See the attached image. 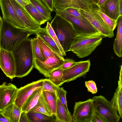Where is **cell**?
Instances as JSON below:
<instances>
[{
    "label": "cell",
    "mask_w": 122,
    "mask_h": 122,
    "mask_svg": "<svg viewBox=\"0 0 122 122\" xmlns=\"http://www.w3.org/2000/svg\"><path fill=\"white\" fill-rule=\"evenodd\" d=\"M100 0H91L93 4L98 5Z\"/></svg>",
    "instance_id": "48"
},
{
    "label": "cell",
    "mask_w": 122,
    "mask_h": 122,
    "mask_svg": "<svg viewBox=\"0 0 122 122\" xmlns=\"http://www.w3.org/2000/svg\"><path fill=\"white\" fill-rule=\"evenodd\" d=\"M120 10L121 15H122V0H120Z\"/></svg>",
    "instance_id": "46"
},
{
    "label": "cell",
    "mask_w": 122,
    "mask_h": 122,
    "mask_svg": "<svg viewBox=\"0 0 122 122\" xmlns=\"http://www.w3.org/2000/svg\"><path fill=\"white\" fill-rule=\"evenodd\" d=\"M93 4H91L86 9H78V10L99 32L106 37H113L114 36L113 31L108 27L97 13Z\"/></svg>",
    "instance_id": "6"
},
{
    "label": "cell",
    "mask_w": 122,
    "mask_h": 122,
    "mask_svg": "<svg viewBox=\"0 0 122 122\" xmlns=\"http://www.w3.org/2000/svg\"><path fill=\"white\" fill-rule=\"evenodd\" d=\"M92 122H108L102 115L95 110Z\"/></svg>",
    "instance_id": "39"
},
{
    "label": "cell",
    "mask_w": 122,
    "mask_h": 122,
    "mask_svg": "<svg viewBox=\"0 0 122 122\" xmlns=\"http://www.w3.org/2000/svg\"><path fill=\"white\" fill-rule=\"evenodd\" d=\"M28 112H37L49 116H51L53 114L46 102L42 93L37 104Z\"/></svg>",
    "instance_id": "24"
},
{
    "label": "cell",
    "mask_w": 122,
    "mask_h": 122,
    "mask_svg": "<svg viewBox=\"0 0 122 122\" xmlns=\"http://www.w3.org/2000/svg\"><path fill=\"white\" fill-rule=\"evenodd\" d=\"M64 63L61 66V68L64 70L69 68L74 65L76 62L72 59H64Z\"/></svg>",
    "instance_id": "38"
},
{
    "label": "cell",
    "mask_w": 122,
    "mask_h": 122,
    "mask_svg": "<svg viewBox=\"0 0 122 122\" xmlns=\"http://www.w3.org/2000/svg\"><path fill=\"white\" fill-rule=\"evenodd\" d=\"M95 110L108 122H118L120 117L117 110L112 107L110 101L102 95L94 96L92 98Z\"/></svg>",
    "instance_id": "7"
},
{
    "label": "cell",
    "mask_w": 122,
    "mask_h": 122,
    "mask_svg": "<svg viewBox=\"0 0 122 122\" xmlns=\"http://www.w3.org/2000/svg\"><path fill=\"white\" fill-rule=\"evenodd\" d=\"M120 0H107L100 7L101 10L112 19L117 21L121 15Z\"/></svg>",
    "instance_id": "17"
},
{
    "label": "cell",
    "mask_w": 122,
    "mask_h": 122,
    "mask_svg": "<svg viewBox=\"0 0 122 122\" xmlns=\"http://www.w3.org/2000/svg\"><path fill=\"white\" fill-rule=\"evenodd\" d=\"M26 30L36 32L41 28V25L32 17L25 7L15 0H10Z\"/></svg>",
    "instance_id": "11"
},
{
    "label": "cell",
    "mask_w": 122,
    "mask_h": 122,
    "mask_svg": "<svg viewBox=\"0 0 122 122\" xmlns=\"http://www.w3.org/2000/svg\"><path fill=\"white\" fill-rule=\"evenodd\" d=\"M43 79L35 81L18 89L14 101V104L21 108L25 102L35 90L41 88Z\"/></svg>",
    "instance_id": "15"
},
{
    "label": "cell",
    "mask_w": 122,
    "mask_h": 122,
    "mask_svg": "<svg viewBox=\"0 0 122 122\" xmlns=\"http://www.w3.org/2000/svg\"><path fill=\"white\" fill-rule=\"evenodd\" d=\"M92 4L93 3L91 0H54L53 7L54 10L57 11L70 8L85 10Z\"/></svg>",
    "instance_id": "16"
},
{
    "label": "cell",
    "mask_w": 122,
    "mask_h": 122,
    "mask_svg": "<svg viewBox=\"0 0 122 122\" xmlns=\"http://www.w3.org/2000/svg\"><path fill=\"white\" fill-rule=\"evenodd\" d=\"M36 35L40 37L52 49L61 53L59 48L48 32L46 27L41 28L36 32Z\"/></svg>",
    "instance_id": "25"
},
{
    "label": "cell",
    "mask_w": 122,
    "mask_h": 122,
    "mask_svg": "<svg viewBox=\"0 0 122 122\" xmlns=\"http://www.w3.org/2000/svg\"><path fill=\"white\" fill-rule=\"evenodd\" d=\"M117 30L113 45V49L116 55L119 57L122 56V17L120 16L117 21Z\"/></svg>",
    "instance_id": "19"
},
{
    "label": "cell",
    "mask_w": 122,
    "mask_h": 122,
    "mask_svg": "<svg viewBox=\"0 0 122 122\" xmlns=\"http://www.w3.org/2000/svg\"><path fill=\"white\" fill-rule=\"evenodd\" d=\"M113 107L118 112L121 118H122V85L118 81V86L112 98L110 101Z\"/></svg>",
    "instance_id": "21"
},
{
    "label": "cell",
    "mask_w": 122,
    "mask_h": 122,
    "mask_svg": "<svg viewBox=\"0 0 122 122\" xmlns=\"http://www.w3.org/2000/svg\"><path fill=\"white\" fill-rule=\"evenodd\" d=\"M18 2L23 6H24L30 3V0H15Z\"/></svg>",
    "instance_id": "42"
},
{
    "label": "cell",
    "mask_w": 122,
    "mask_h": 122,
    "mask_svg": "<svg viewBox=\"0 0 122 122\" xmlns=\"http://www.w3.org/2000/svg\"><path fill=\"white\" fill-rule=\"evenodd\" d=\"M85 85L88 91L92 94H96L97 92V88L95 81L92 80L85 81Z\"/></svg>",
    "instance_id": "36"
},
{
    "label": "cell",
    "mask_w": 122,
    "mask_h": 122,
    "mask_svg": "<svg viewBox=\"0 0 122 122\" xmlns=\"http://www.w3.org/2000/svg\"><path fill=\"white\" fill-rule=\"evenodd\" d=\"M62 11L79 18L81 19L84 17L79 11L78 9H77L71 8H68Z\"/></svg>",
    "instance_id": "37"
},
{
    "label": "cell",
    "mask_w": 122,
    "mask_h": 122,
    "mask_svg": "<svg viewBox=\"0 0 122 122\" xmlns=\"http://www.w3.org/2000/svg\"><path fill=\"white\" fill-rule=\"evenodd\" d=\"M3 23V19L0 16V32Z\"/></svg>",
    "instance_id": "47"
},
{
    "label": "cell",
    "mask_w": 122,
    "mask_h": 122,
    "mask_svg": "<svg viewBox=\"0 0 122 122\" xmlns=\"http://www.w3.org/2000/svg\"><path fill=\"white\" fill-rule=\"evenodd\" d=\"M67 92L62 87H59L56 90V93L61 103L64 107L67 112L69 113L68 109L66 100Z\"/></svg>",
    "instance_id": "34"
},
{
    "label": "cell",
    "mask_w": 122,
    "mask_h": 122,
    "mask_svg": "<svg viewBox=\"0 0 122 122\" xmlns=\"http://www.w3.org/2000/svg\"><path fill=\"white\" fill-rule=\"evenodd\" d=\"M59 87L49 79H43L41 87L42 92L48 91L56 93V91Z\"/></svg>",
    "instance_id": "35"
},
{
    "label": "cell",
    "mask_w": 122,
    "mask_h": 122,
    "mask_svg": "<svg viewBox=\"0 0 122 122\" xmlns=\"http://www.w3.org/2000/svg\"><path fill=\"white\" fill-rule=\"evenodd\" d=\"M36 32L15 27L3 20L0 32V48L12 52L16 46Z\"/></svg>",
    "instance_id": "2"
},
{
    "label": "cell",
    "mask_w": 122,
    "mask_h": 122,
    "mask_svg": "<svg viewBox=\"0 0 122 122\" xmlns=\"http://www.w3.org/2000/svg\"><path fill=\"white\" fill-rule=\"evenodd\" d=\"M107 0H100L99 3L98 4L99 6L103 5Z\"/></svg>",
    "instance_id": "45"
},
{
    "label": "cell",
    "mask_w": 122,
    "mask_h": 122,
    "mask_svg": "<svg viewBox=\"0 0 122 122\" xmlns=\"http://www.w3.org/2000/svg\"><path fill=\"white\" fill-rule=\"evenodd\" d=\"M95 112L92 98L76 102L72 115V122H92Z\"/></svg>",
    "instance_id": "5"
},
{
    "label": "cell",
    "mask_w": 122,
    "mask_h": 122,
    "mask_svg": "<svg viewBox=\"0 0 122 122\" xmlns=\"http://www.w3.org/2000/svg\"><path fill=\"white\" fill-rule=\"evenodd\" d=\"M90 60L76 62L73 66L63 70L62 79L64 83L73 81L86 75L90 69Z\"/></svg>",
    "instance_id": "9"
},
{
    "label": "cell",
    "mask_w": 122,
    "mask_h": 122,
    "mask_svg": "<svg viewBox=\"0 0 122 122\" xmlns=\"http://www.w3.org/2000/svg\"><path fill=\"white\" fill-rule=\"evenodd\" d=\"M63 71L61 66L49 73L47 78L56 86H61L64 83L62 79Z\"/></svg>",
    "instance_id": "30"
},
{
    "label": "cell",
    "mask_w": 122,
    "mask_h": 122,
    "mask_svg": "<svg viewBox=\"0 0 122 122\" xmlns=\"http://www.w3.org/2000/svg\"><path fill=\"white\" fill-rule=\"evenodd\" d=\"M50 24L64 52L70 51L77 35L72 23L56 14Z\"/></svg>",
    "instance_id": "3"
},
{
    "label": "cell",
    "mask_w": 122,
    "mask_h": 122,
    "mask_svg": "<svg viewBox=\"0 0 122 122\" xmlns=\"http://www.w3.org/2000/svg\"><path fill=\"white\" fill-rule=\"evenodd\" d=\"M42 92L41 87L34 91L25 102L21 108V111L27 112L33 107L37 104Z\"/></svg>",
    "instance_id": "22"
},
{
    "label": "cell",
    "mask_w": 122,
    "mask_h": 122,
    "mask_svg": "<svg viewBox=\"0 0 122 122\" xmlns=\"http://www.w3.org/2000/svg\"><path fill=\"white\" fill-rule=\"evenodd\" d=\"M29 122H57L54 114L51 116L35 112H26Z\"/></svg>",
    "instance_id": "20"
},
{
    "label": "cell",
    "mask_w": 122,
    "mask_h": 122,
    "mask_svg": "<svg viewBox=\"0 0 122 122\" xmlns=\"http://www.w3.org/2000/svg\"><path fill=\"white\" fill-rule=\"evenodd\" d=\"M19 122H29L26 112L21 111L19 119Z\"/></svg>",
    "instance_id": "41"
},
{
    "label": "cell",
    "mask_w": 122,
    "mask_h": 122,
    "mask_svg": "<svg viewBox=\"0 0 122 122\" xmlns=\"http://www.w3.org/2000/svg\"><path fill=\"white\" fill-rule=\"evenodd\" d=\"M64 59V57L58 55L48 58L44 61L34 59V67L47 78L49 73L63 65Z\"/></svg>",
    "instance_id": "12"
},
{
    "label": "cell",
    "mask_w": 122,
    "mask_h": 122,
    "mask_svg": "<svg viewBox=\"0 0 122 122\" xmlns=\"http://www.w3.org/2000/svg\"><path fill=\"white\" fill-rule=\"evenodd\" d=\"M46 27L48 32L59 48L61 54L63 56H66V54L64 52L55 32L49 22H47Z\"/></svg>",
    "instance_id": "33"
},
{
    "label": "cell",
    "mask_w": 122,
    "mask_h": 122,
    "mask_svg": "<svg viewBox=\"0 0 122 122\" xmlns=\"http://www.w3.org/2000/svg\"><path fill=\"white\" fill-rule=\"evenodd\" d=\"M93 5L95 10L104 22L111 30L113 31L117 26V20L112 19L104 13L97 4H94Z\"/></svg>",
    "instance_id": "31"
},
{
    "label": "cell",
    "mask_w": 122,
    "mask_h": 122,
    "mask_svg": "<svg viewBox=\"0 0 122 122\" xmlns=\"http://www.w3.org/2000/svg\"><path fill=\"white\" fill-rule=\"evenodd\" d=\"M0 122H9L7 119L0 112Z\"/></svg>",
    "instance_id": "43"
},
{
    "label": "cell",
    "mask_w": 122,
    "mask_h": 122,
    "mask_svg": "<svg viewBox=\"0 0 122 122\" xmlns=\"http://www.w3.org/2000/svg\"><path fill=\"white\" fill-rule=\"evenodd\" d=\"M24 7L30 14L41 25L48 21L46 18L31 2L25 5Z\"/></svg>",
    "instance_id": "28"
},
{
    "label": "cell",
    "mask_w": 122,
    "mask_h": 122,
    "mask_svg": "<svg viewBox=\"0 0 122 122\" xmlns=\"http://www.w3.org/2000/svg\"><path fill=\"white\" fill-rule=\"evenodd\" d=\"M32 45L34 59L42 61L45 60L38 40L36 38H32Z\"/></svg>",
    "instance_id": "32"
},
{
    "label": "cell",
    "mask_w": 122,
    "mask_h": 122,
    "mask_svg": "<svg viewBox=\"0 0 122 122\" xmlns=\"http://www.w3.org/2000/svg\"><path fill=\"white\" fill-rule=\"evenodd\" d=\"M54 11L56 14L72 23L77 35L99 32L84 17L81 19L76 17L63 11L54 10Z\"/></svg>",
    "instance_id": "8"
},
{
    "label": "cell",
    "mask_w": 122,
    "mask_h": 122,
    "mask_svg": "<svg viewBox=\"0 0 122 122\" xmlns=\"http://www.w3.org/2000/svg\"><path fill=\"white\" fill-rule=\"evenodd\" d=\"M56 116L57 122H72L71 112H67L57 97Z\"/></svg>",
    "instance_id": "23"
},
{
    "label": "cell",
    "mask_w": 122,
    "mask_h": 122,
    "mask_svg": "<svg viewBox=\"0 0 122 122\" xmlns=\"http://www.w3.org/2000/svg\"><path fill=\"white\" fill-rule=\"evenodd\" d=\"M0 68L11 80L15 77V62L12 52L0 48Z\"/></svg>",
    "instance_id": "13"
},
{
    "label": "cell",
    "mask_w": 122,
    "mask_h": 122,
    "mask_svg": "<svg viewBox=\"0 0 122 122\" xmlns=\"http://www.w3.org/2000/svg\"><path fill=\"white\" fill-rule=\"evenodd\" d=\"M18 90L15 85L10 83L5 82L0 85V112L14 103Z\"/></svg>",
    "instance_id": "14"
},
{
    "label": "cell",
    "mask_w": 122,
    "mask_h": 122,
    "mask_svg": "<svg viewBox=\"0 0 122 122\" xmlns=\"http://www.w3.org/2000/svg\"><path fill=\"white\" fill-rule=\"evenodd\" d=\"M36 37L39 41L45 60L48 58L57 55L64 57L61 53L55 51L48 46L39 36L36 35Z\"/></svg>",
    "instance_id": "26"
},
{
    "label": "cell",
    "mask_w": 122,
    "mask_h": 122,
    "mask_svg": "<svg viewBox=\"0 0 122 122\" xmlns=\"http://www.w3.org/2000/svg\"><path fill=\"white\" fill-rule=\"evenodd\" d=\"M106 37L99 32L77 35L70 48V51L79 58L90 55L101 43L102 39Z\"/></svg>",
    "instance_id": "4"
},
{
    "label": "cell",
    "mask_w": 122,
    "mask_h": 122,
    "mask_svg": "<svg viewBox=\"0 0 122 122\" xmlns=\"http://www.w3.org/2000/svg\"><path fill=\"white\" fill-rule=\"evenodd\" d=\"M32 38H28L18 44L12 52L15 65V77L28 75L34 66Z\"/></svg>",
    "instance_id": "1"
},
{
    "label": "cell",
    "mask_w": 122,
    "mask_h": 122,
    "mask_svg": "<svg viewBox=\"0 0 122 122\" xmlns=\"http://www.w3.org/2000/svg\"><path fill=\"white\" fill-rule=\"evenodd\" d=\"M9 122H19L21 108L12 103L1 112Z\"/></svg>",
    "instance_id": "18"
},
{
    "label": "cell",
    "mask_w": 122,
    "mask_h": 122,
    "mask_svg": "<svg viewBox=\"0 0 122 122\" xmlns=\"http://www.w3.org/2000/svg\"><path fill=\"white\" fill-rule=\"evenodd\" d=\"M30 2L37 9L47 20H51V11L43 3L41 0H30Z\"/></svg>",
    "instance_id": "29"
},
{
    "label": "cell",
    "mask_w": 122,
    "mask_h": 122,
    "mask_svg": "<svg viewBox=\"0 0 122 122\" xmlns=\"http://www.w3.org/2000/svg\"><path fill=\"white\" fill-rule=\"evenodd\" d=\"M44 5L51 12L54 11L53 7L54 0H41Z\"/></svg>",
    "instance_id": "40"
},
{
    "label": "cell",
    "mask_w": 122,
    "mask_h": 122,
    "mask_svg": "<svg viewBox=\"0 0 122 122\" xmlns=\"http://www.w3.org/2000/svg\"><path fill=\"white\" fill-rule=\"evenodd\" d=\"M42 93L52 113L56 115L57 99L56 93L48 91L42 92Z\"/></svg>",
    "instance_id": "27"
},
{
    "label": "cell",
    "mask_w": 122,
    "mask_h": 122,
    "mask_svg": "<svg viewBox=\"0 0 122 122\" xmlns=\"http://www.w3.org/2000/svg\"><path fill=\"white\" fill-rule=\"evenodd\" d=\"M120 75L119 76V82L122 83V66L121 65L120 66Z\"/></svg>",
    "instance_id": "44"
},
{
    "label": "cell",
    "mask_w": 122,
    "mask_h": 122,
    "mask_svg": "<svg viewBox=\"0 0 122 122\" xmlns=\"http://www.w3.org/2000/svg\"><path fill=\"white\" fill-rule=\"evenodd\" d=\"M0 6L3 20L15 27L25 29L10 0H0Z\"/></svg>",
    "instance_id": "10"
}]
</instances>
